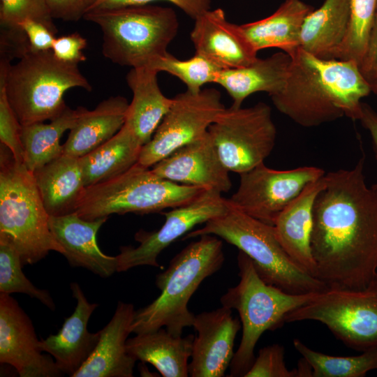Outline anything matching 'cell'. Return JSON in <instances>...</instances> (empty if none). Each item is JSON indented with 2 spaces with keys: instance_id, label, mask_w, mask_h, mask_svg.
I'll return each mask as SVG.
<instances>
[{
  "instance_id": "6da1fadb",
  "label": "cell",
  "mask_w": 377,
  "mask_h": 377,
  "mask_svg": "<svg viewBox=\"0 0 377 377\" xmlns=\"http://www.w3.org/2000/svg\"><path fill=\"white\" fill-rule=\"evenodd\" d=\"M364 157L325 175L313 207L315 277L328 288L363 289L377 278V187L369 186Z\"/></svg>"
},
{
  "instance_id": "7a4b0ae2",
  "label": "cell",
  "mask_w": 377,
  "mask_h": 377,
  "mask_svg": "<svg viewBox=\"0 0 377 377\" xmlns=\"http://www.w3.org/2000/svg\"><path fill=\"white\" fill-rule=\"evenodd\" d=\"M290 57L284 88L270 96L278 111L305 128L359 119L361 100L371 90L357 62L321 59L300 47Z\"/></svg>"
},
{
  "instance_id": "3957f363",
  "label": "cell",
  "mask_w": 377,
  "mask_h": 377,
  "mask_svg": "<svg viewBox=\"0 0 377 377\" xmlns=\"http://www.w3.org/2000/svg\"><path fill=\"white\" fill-rule=\"evenodd\" d=\"M179 252L168 267L159 273L156 285L161 294L147 306L135 311L131 332L141 334L165 327L182 336L193 325L195 315L188 309L190 298L208 276L224 262L222 241L214 235H203Z\"/></svg>"
},
{
  "instance_id": "277c9868",
  "label": "cell",
  "mask_w": 377,
  "mask_h": 377,
  "mask_svg": "<svg viewBox=\"0 0 377 377\" xmlns=\"http://www.w3.org/2000/svg\"><path fill=\"white\" fill-rule=\"evenodd\" d=\"M0 80L22 126L59 116L67 108L64 95L69 89H92L77 64L57 59L52 50H30L15 64L1 58Z\"/></svg>"
},
{
  "instance_id": "5b68a950",
  "label": "cell",
  "mask_w": 377,
  "mask_h": 377,
  "mask_svg": "<svg viewBox=\"0 0 377 377\" xmlns=\"http://www.w3.org/2000/svg\"><path fill=\"white\" fill-rule=\"evenodd\" d=\"M49 217L33 172L1 144L0 233L16 248L23 266L38 263L51 251L64 253L50 229Z\"/></svg>"
},
{
  "instance_id": "8992f818",
  "label": "cell",
  "mask_w": 377,
  "mask_h": 377,
  "mask_svg": "<svg viewBox=\"0 0 377 377\" xmlns=\"http://www.w3.org/2000/svg\"><path fill=\"white\" fill-rule=\"evenodd\" d=\"M84 19L100 27L103 55L131 68L147 67L168 52L179 25L172 8L148 4L92 10Z\"/></svg>"
},
{
  "instance_id": "52a82bcc",
  "label": "cell",
  "mask_w": 377,
  "mask_h": 377,
  "mask_svg": "<svg viewBox=\"0 0 377 377\" xmlns=\"http://www.w3.org/2000/svg\"><path fill=\"white\" fill-rule=\"evenodd\" d=\"M214 235L245 253L268 284L293 294L321 293L328 288L300 268L279 243L273 226L231 206L223 215L185 235V239Z\"/></svg>"
},
{
  "instance_id": "ba28073f",
  "label": "cell",
  "mask_w": 377,
  "mask_h": 377,
  "mask_svg": "<svg viewBox=\"0 0 377 377\" xmlns=\"http://www.w3.org/2000/svg\"><path fill=\"white\" fill-rule=\"evenodd\" d=\"M238 284L221 297L223 306L237 311L242 325L238 349L230 364L228 376H244L253 364L254 349L261 335L283 324L292 311L307 304L319 293L293 294L267 283L258 274L252 260L239 251Z\"/></svg>"
},
{
  "instance_id": "9c48e42d",
  "label": "cell",
  "mask_w": 377,
  "mask_h": 377,
  "mask_svg": "<svg viewBox=\"0 0 377 377\" xmlns=\"http://www.w3.org/2000/svg\"><path fill=\"white\" fill-rule=\"evenodd\" d=\"M204 190L163 179L137 163L110 180L86 187L75 212L87 221L112 214L160 212L191 202Z\"/></svg>"
},
{
  "instance_id": "30bf717a",
  "label": "cell",
  "mask_w": 377,
  "mask_h": 377,
  "mask_svg": "<svg viewBox=\"0 0 377 377\" xmlns=\"http://www.w3.org/2000/svg\"><path fill=\"white\" fill-rule=\"evenodd\" d=\"M316 320L358 351L377 348V278L363 289L328 288L288 313L285 323Z\"/></svg>"
},
{
  "instance_id": "8fae6325",
  "label": "cell",
  "mask_w": 377,
  "mask_h": 377,
  "mask_svg": "<svg viewBox=\"0 0 377 377\" xmlns=\"http://www.w3.org/2000/svg\"><path fill=\"white\" fill-rule=\"evenodd\" d=\"M208 133L224 165L239 175L264 163L276 139L271 108L264 102L225 108Z\"/></svg>"
},
{
  "instance_id": "7c38bea8",
  "label": "cell",
  "mask_w": 377,
  "mask_h": 377,
  "mask_svg": "<svg viewBox=\"0 0 377 377\" xmlns=\"http://www.w3.org/2000/svg\"><path fill=\"white\" fill-rule=\"evenodd\" d=\"M219 91L188 89L172 98V105L154 132L142 146L138 163L151 168L178 148L205 135L225 110Z\"/></svg>"
},
{
  "instance_id": "4fadbf2b",
  "label": "cell",
  "mask_w": 377,
  "mask_h": 377,
  "mask_svg": "<svg viewBox=\"0 0 377 377\" xmlns=\"http://www.w3.org/2000/svg\"><path fill=\"white\" fill-rule=\"evenodd\" d=\"M325 174L324 170L315 166L280 170L262 163L239 174L237 190L228 200L233 207L274 226L281 212L309 183Z\"/></svg>"
},
{
  "instance_id": "5bb4252c",
  "label": "cell",
  "mask_w": 377,
  "mask_h": 377,
  "mask_svg": "<svg viewBox=\"0 0 377 377\" xmlns=\"http://www.w3.org/2000/svg\"><path fill=\"white\" fill-rule=\"evenodd\" d=\"M230 207L221 193L205 189L191 202L163 212L165 221L156 231L140 230L135 235L138 247L122 246L117 256V272L131 268L149 265L159 267L158 255L171 243L188 233L195 226L226 213Z\"/></svg>"
},
{
  "instance_id": "9a60e30c",
  "label": "cell",
  "mask_w": 377,
  "mask_h": 377,
  "mask_svg": "<svg viewBox=\"0 0 377 377\" xmlns=\"http://www.w3.org/2000/svg\"><path fill=\"white\" fill-rule=\"evenodd\" d=\"M32 322L10 295L0 293V362L21 377H57L63 373L54 360L42 353Z\"/></svg>"
},
{
  "instance_id": "2e32d148",
  "label": "cell",
  "mask_w": 377,
  "mask_h": 377,
  "mask_svg": "<svg viewBox=\"0 0 377 377\" xmlns=\"http://www.w3.org/2000/svg\"><path fill=\"white\" fill-rule=\"evenodd\" d=\"M197 332L192 346L188 374L191 377H223L235 355L240 321L230 309L223 306L195 315L192 325Z\"/></svg>"
},
{
  "instance_id": "e0dca14e",
  "label": "cell",
  "mask_w": 377,
  "mask_h": 377,
  "mask_svg": "<svg viewBox=\"0 0 377 377\" xmlns=\"http://www.w3.org/2000/svg\"><path fill=\"white\" fill-rule=\"evenodd\" d=\"M156 175L173 182L228 192L232 186L229 170L223 163L207 133L172 152L151 169Z\"/></svg>"
},
{
  "instance_id": "ac0fdd59",
  "label": "cell",
  "mask_w": 377,
  "mask_h": 377,
  "mask_svg": "<svg viewBox=\"0 0 377 377\" xmlns=\"http://www.w3.org/2000/svg\"><path fill=\"white\" fill-rule=\"evenodd\" d=\"M190 38L196 53L223 70L248 66L258 58L241 24L229 22L220 8L196 17Z\"/></svg>"
},
{
  "instance_id": "d6986e66",
  "label": "cell",
  "mask_w": 377,
  "mask_h": 377,
  "mask_svg": "<svg viewBox=\"0 0 377 377\" xmlns=\"http://www.w3.org/2000/svg\"><path fill=\"white\" fill-rule=\"evenodd\" d=\"M76 306L73 313L66 318L57 334L40 340V349L50 354L63 374L72 376L83 365L96 346L100 332L91 333L87 325L90 316L98 304L90 303L80 286L70 284Z\"/></svg>"
},
{
  "instance_id": "ffe728a7",
  "label": "cell",
  "mask_w": 377,
  "mask_h": 377,
  "mask_svg": "<svg viewBox=\"0 0 377 377\" xmlns=\"http://www.w3.org/2000/svg\"><path fill=\"white\" fill-rule=\"evenodd\" d=\"M108 217L87 221L75 212L49 217L50 229L64 249L63 256L73 267H82L102 278L117 272L116 256L103 253L96 242V234Z\"/></svg>"
},
{
  "instance_id": "44dd1931",
  "label": "cell",
  "mask_w": 377,
  "mask_h": 377,
  "mask_svg": "<svg viewBox=\"0 0 377 377\" xmlns=\"http://www.w3.org/2000/svg\"><path fill=\"white\" fill-rule=\"evenodd\" d=\"M131 303L119 301L109 323L100 330L96 346L71 377H132L137 361L126 350L135 316Z\"/></svg>"
},
{
  "instance_id": "7402d4cb",
  "label": "cell",
  "mask_w": 377,
  "mask_h": 377,
  "mask_svg": "<svg viewBox=\"0 0 377 377\" xmlns=\"http://www.w3.org/2000/svg\"><path fill=\"white\" fill-rule=\"evenodd\" d=\"M325 184V175L309 183L281 212L273 226L279 243L290 258L313 277L316 265L310 244L313 207L316 197Z\"/></svg>"
},
{
  "instance_id": "603a6c76",
  "label": "cell",
  "mask_w": 377,
  "mask_h": 377,
  "mask_svg": "<svg viewBox=\"0 0 377 377\" xmlns=\"http://www.w3.org/2000/svg\"><path fill=\"white\" fill-rule=\"evenodd\" d=\"M128 100L121 96L101 101L95 109L80 106L77 121L64 145V154L80 158L112 138L124 125Z\"/></svg>"
},
{
  "instance_id": "cb8c5ba5",
  "label": "cell",
  "mask_w": 377,
  "mask_h": 377,
  "mask_svg": "<svg viewBox=\"0 0 377 377\" xmlns=\"http://www.w3.org/2000/svg\"><path fill=\"white\" fill-rule=\"evenodd\" d=\"M290 63L288 54L279 52L264 59L257 58L246 66L223 70L216 84L228 92L232 106L239 108L254 93L266 92L270 96L280 92L286 85Z\"/></svg>"
},
{
  "instance_id": "d4e9b609",
  "label": "cell",
  "mask_w": 377,
  "mask_h": 377,
  "mask_svg": "<svg viewBox=\"0 0 377 377\" xmlns=\"http://www.w3.org/2000/svg\"><path fill=\"white\" fill-rule=\"evenodd\" d=\"M158 73L147 67L132 68L126 76L133 99L128 105L124 124L133 132L142 145L152 138L172 98L161 91L157 80Z\"/></svg>"
},
{
  "instance_id": "484cf974",
  "label": "cell",
  "mask_w": 377,
  "mask_h": 377,
  "mask_svg": "<svg viewBox=\"0 0 377 377\" xmlns=\"http://www.w3.org/2000/svg\"><path fill=\"white\" fill-rule=\"evenodd\" d=\"M40 198L50 216L75 212L85 190L80 158L62 154L33 172Z\"/></svg>"
},
{
  "instance_id": "4316f807",
  "label": "cell",
  "mask_w": 377,
  "mask_h": 377,
  "mask_svg": "<svg viewBox=\"0 0 377 377\" xmlns=\"http://www.w3.org/2000/svg\"><path fill=\"white\" fill-rule=\"evenodd\" d=\"M313 10L301 0H286L269 16L241 27L257 52L279 48L291 56L300 47L302 25Z\"/></svg>"
},
{
  "instance_id": "83f0119b",
  "label": "cell",
  "mask_w": 377,
  "mask_h": 377,
  "mask_svg": "<svg viewBox=\"0 0 377 377\" xmlns=\"http://www.w3.org/2000/svg\"><path fill=\"white\" fill-rule=\"evenodd\" d=\"M194 337L175 336L165 328L137 334L126 341L128 353L152 364L163 377H187Z\"/></svg>"
},
{
  "instance_id": "f1b7e54d",
  "label": "cell",
  "mask_w": 377,
  "mask_h": 377,
  "mask_svg": "<svg viewBox=\"0 0 377 377\" xmlns=\"http://www.w3.org/2000/svg\"><path fill=\"white\" fill-rule=\"evenodd\" d=\"M350 23V0H325L305 18L300 48L324 59H334Z\"/></svg>"
},
{
  "instance_id": "f546056e",
  "label": "cell",
  "mask_w": 377,
  "mask_h": 377,
  "mask_svg": "<svg viewBox=\"0 0 377 377\" xmlns=\"http://www.w3.org/2000/svg\"><path fill=\"white\" fill-rule=\"evenodd\" d=\"M142 145L126 124L110 140L80 158L85 187L110 180L138 161Z\"/></svg>"
},
{
  "instance_id": "4dcf8cb0",
  "label": "cell",
  "mask_w": 377,
  "mask_h": 377,
  "mask_svg": "<svg viewBox=\"0 0 377 377\" xmlns=\"http://www.w3.org/2000/svg\"><path fill=\"white\" fill-rule=\"evenodd\" d=\"M77 116V109L73 110L67 106L49 124L37 122L22 126L24 163L29 170L33 172L64 154L61 138L66 131L73 128Z\"/></svg>"
},
{
  "instance_id": "1f68e13d",
  "label": "cell",
  "mask_w": 377,
  "mask_h": 377,
  "mask_svg": "<svg viewBox=\"0 0 377 377\" xmlns=\"http://www.w3.org/2000/svg\"><path fill=\"white\" fill-rule=\"evenodd\" d=\"M293 345L311 366L312 377H363L377 369V348L355 356H332L314 350L297 339Z\"/></svg>"
},
{
  "instance_id": "d6a6232c",
  "label": "cell",
  "mask_w": 377,
  "mask_h": 377,
  "mask_svg": "<svg viewBox=\"0 0 377 377\" xmlns=\"http://www.w3.org/2000/svg\"><path fill=\"white\" fill-rule=\"evenodd\" d=\"M20 256L10 239L0 233V293H24L54 311L55 304L47 290L36 287L24 275Z\"/></svg>"
},
{
  "instance_id": "836d02e7",
  "label": "cell",
  "mask_w": 377,
  "mask_h": 377,
  "mask_svg": "<svg viewBox=\"0 0 377 377\" xmlns=\"http://www.w3.org/2000/svg\"><path fill=\"white\" fill-rule=\"evenodd\" d=\"M147 68L158 73L166 72L177 77L192 92L200 91L202 86L208 83H216L218 76L223 70L196 52L194 56L186 60H180L167 52L154 61Z\"/></svg>"
},
{
  "instance_id": "e575fe53",
  "label": "cell",
  "mask_w": 377,
  "mask_h": 377,
  "mask_svg": "<svg viewBox=\"0 0 377 377\" xmlns=\"http://www.w3.org/2000/svg\"><path fill=\"white\" fill-rule=\"evenodd\" d=\"M377 11V0H350V23L334 59L353 60L359 65Z\"/></svg>"
},
{
  "instance_id": "d590c367",
  "label": "cell",
  "mask_w": 377,
  "mask_h": 377,
  "mask_svg": "<svg viewBox=\"0 0 377 377\" xmlns=\"http://www.w3.org/2000/svg\"><path fill=\"white\" fill-rule=\"evenodd\" d=\"M25 20L39 22L54 34L57 29L46 0H1L0 22L3 28L20 29Z\"/></svg>"
},
{
  "instance_id": "8d00e7d4",
  "label": "cell",
  "mask_w": 377,
  "mask_h": 377,
  "mask_svg": "<svg viewBox=\"0 0 377 377\" xmlns=\"http://www.w3.org/2000/svg\"><path fill=\"white\" fill-rule=\"evenodd\" d=\"M22 125L10 106L4 83L0 80V140L12 152L18 163H24V150L21 140Z\"/></svg>"
},
{
  "instance_id": "74e56055",
  "label": "cell",
  "mask_w": 377,
  "mask_h": 377,
  "mask_svg": "<svg viewBox=\"0 0 377 377\" xmlns=\"http://www.w3.org/2000/svg\"><path fill=\"white\" fill-rule=\"evenodd\" d=\"M285 349L279 344H272L261 348L244 377H297L296 369L286 367Z\"/></svg>"
},
{
  "instance_id": "f35d334b",
  "label": "cell",
  "mask_w": 377,
  "mask_h": 377,
  "mask_svg": "<svg viewBox=\"0 0 377 377\" xmlns=\"http://www.w3.org/2000/svg\"><path fill=\"white\" fill-rule=\"evenodd\" d=\"M156 1L174 4L193 20L211 9V0H97L89 11L143 6Z\"/></svg>"
},
{
  "instance_id": "ab89813d",
  "label": "cell",
  "mask_w": 377,
  "mask_h": 377,
  "mask_svg": "<svg viewBox=\"0 0 377 377\" xmlns=\"http://www.w3.org/2000/svg\"><path fill=\"white\" fill-rule=\"evenodd\" d=\"M87 45V40L79 33L75 32L55 38L51 50L57 59L77 64L87 60L83 53Z\"/></svg>"
},
{
  "instance_id": "60d3db41",
  "label": "cell",
  "mask_w": 377,
  "mask_h": 377,
  "mask_svg": "<svg viewBox=\"0 0 377 377\" xmlns=\"http://www.w3.org/2000/svg\"><path fill=\"white\" fill-rule=\"evenodd\" d=\"M97 0H46L53 18L77 21L91 9Z\"/></svg>"
},
{
  "instance_id": "b9f144b4",
  "label": "cell",
  "mask_w": 377,
  "mask_h": 377,
  "mask_svg": "<svg viewBox=\"0 0 377 377\" xmlns=\"http://www.w3.org/2000/svg\"><path fill=\"white\" fill-rule=\"evenodd\" d=\"M19 27L26 34L31 51L52 50L55 34L45 25L33 20H25L19 24Z\"/></svg>"
},
{
  "instance_id": "7bdbcfd3",
  "label": "cell",
  "mask_w": 377,
  "mask_h": 377,
  "mask_svg": "<svg viewBox=\"0 0 377 377\" xmlns=\"http://www.w3.org/2000/svg\"><path fill=\"white\" fill-rule=\"evenodd\" d=\"M358 66L362 75L369 83L377 78V11Z\"/></svg>"
},
{
  "instance_id": "ee69618b",
  "label": "cell",
  "mask_w": 377,
  "mask_h": 377,
  "mask_svg": "<svg viewBox=\"0 0 377 377\" xmlns=\"http://www.w3.org/2000/svg\"><path fill=\"white\" fill-rule=\"evenodd\" d=\"M358 120L371 135L373 150L377 161V112L369 104L362 102ZM374 186L377 187V183Z\"/></svg>"
},
{
  "instance_id": "f6af8a7d",
  "label": "cell",
  "mask_w": 377,
  "mask_h": 377,
  "mask_svg": "<svg viewBox=\"0 0 377 377\" xmlns=\"http://www.w3.org/2000/svg\"><path fill=\"white\" fill-rule=\"evenodd\" d=\"M371 92L377 95V78L369 82Z\"/></svg>"
}]
</instances>
